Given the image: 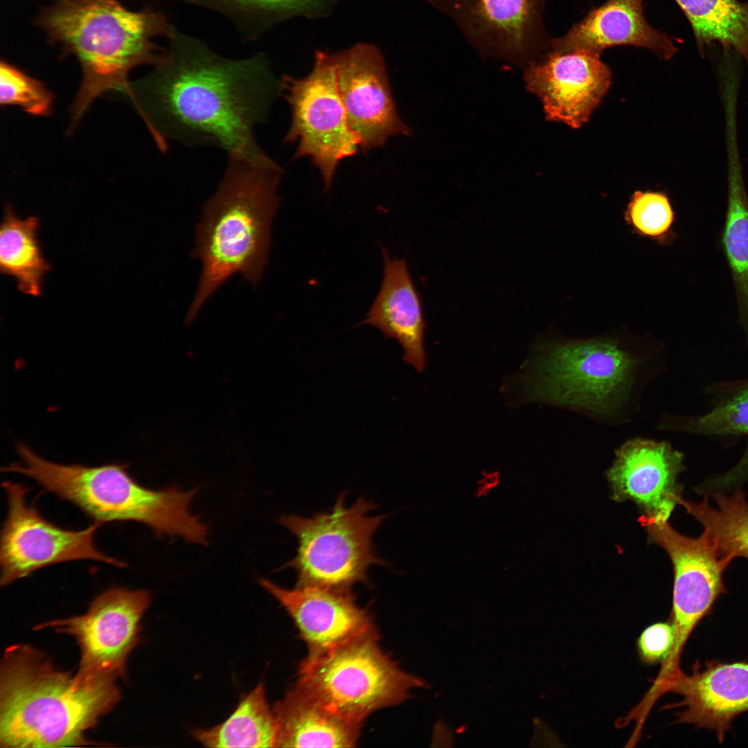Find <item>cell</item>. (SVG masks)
Here are the masks:
<instances>
[{
	"instance_id": "obj_32",
	"label": "cell",
	"mask_w": 748,
	"mask_h": 748,
	"mask_svg": "<svg viewBox=\"0 0 748 748\" xmlns=\"http://www.w3.org/2000/svg\"><path fill=\"white\" fill-rule=\"evenodd\" d=\"M748 480V440L741 456L729 470L709 477L697 488L703 495L729 492L738 489Z\"/></svg>"
},
{
	"instance_id": "obj_14",
	"label": "cell",
	"mask_w": 748,
	"mask_h": 748,
	"mask_svg": "<svg viewBox=\"0 0 748 748\" xmlns=\"http://www.w3.org/2000/svg\"><path fill=\"white\" fill-rule=\"evenodd\" d=\"M332 56L339 93L360 150L366 152L383 147L394 135H409L411 130L398 114L380 51L359 44Z\"/></svg>"
},
{
	"instance_id": "obj_7",
	"label": "cell",
	"mask_w": 748,
	"mask_h": 748,
	"mask_svg": "<svg viewBox=\"0 0 748 748\" xmlns=\"http://www.w3.org/2000/svg\"><path fill=\"white\" fill-rule=\"evenodd\" d=\"M377 630L304 659L296 687L328 709L361 724L373 712L409 697L425 685L400 669L377 643Z\"/></svg>"
},
{
	"instance_id": "obj_28",
	"label": "cell",
	"mask_w": 748,
	"mask_h": 748,
	"mask_svg": "<svg viewBox=\"0 0 748 748\" xmlns=\"http://www.w3.org/2000/svg\"><path fill=\"white\" fill-rule=\"evenodd\" d=\"M204 6L238 20L259 26V30L292 17H326L337 0H179Z\"/></svg>"
},
{
	"instance_id": "obj_2",
	"label": "cell",
	"mask_w": 748,
	"mask_h": 748,
	"mask_svg": "<svg viewBox=\"0 0 748 748\" xmlns=\"http://www.w3.org/2000/svg\"><path fill=\"white\" fill-rule=\"evenodd\" d=\"M668 369L664 347L650 339L555 337L536 345L522 387L527 400L621 427L635 418L645 389Z\"/></svg>"
},
{
	"instance_id": "obj_20",
	"label": "cell",
	"mask_w": 748,
	"mask_h": 748,
	"mask_svg": "<svg viewBox=\"0 0 748 748\" xmlns=\"http://www.w3.org/2000/svg\"><path fill=\"white\" fill-rule=\"evenodd\" d=\"M384 272L379 292L359 325H370L395 339L403 360L417 371L425 367V322L418 293L404 258H391L383 249Z\"/></svg>"
},
{
	"instance_id": "obj_11",
	"label": "cell",
	"mask_w": 748,
	"mask_h": 748,
	"mask_svg": "<svg viewBox=\"0 0 748 748\" xmlns=\"http://www.w3.org/2000/svg\"><path fill=\"white\" fill-rule=\"evenodd\" d=\"M8 513L1 531L0 585H8L41 568L57 563L90 560L125 567L119 559L100 551L94 535L100 523L73 531L46 519L35 505L28 503V488L4 481Z\"/></svg>"
},
{
	"instance_id": "obj_31",
	"label": "cell",
	"mask_w": 748,
	"mask_h": 748,
	"mask_svg": "<svg viewBox=\"0 0 748 748\" xmlns=\"http://www.w3.org/2000/svg\"><path fill=\"white\" fill-rule=\"evenodd\" d=\"M674 642V628L671 622H660L647 627L637 640L641 659L647 664L663 662L668 656Z\"/></svg>"
},
{
	"instance_id": "obj_19",
	"label": "cell",
	"mask_w": 748,
	"mask_h": 748,
	"mask_svg": "<svg viewBox=\"0 0 748 748\" xmlns=\"http://www.w3.org/2000/svg\"><path fill=\"white\" fill-rule=\"evenodd\" d=\"M643 1L607 0L592 8L564 35L551 39L549 48L601 54L613 46H633L668 60L677 51L675 39L648 24L643 13Z\"/></svg>"
},
{
	"instance_id": "obj_26",
	"label": "cell",
	"mask_w": 748,
	"mask_h": 748,
	"mask_svg": "<svg viewBox=\"0 0 748 748\" xmlns=\"http://www.w3.org/2000/svg\"><path fill=\"white\" fill-rule=\"evenodd\" d=\"M679 505L702 525L721 555L748 558V501L743 491L705 495L697 503L682 498Z\"/></svg>"
},
{
	"instance_id": "obj_15",
	"label": "cell",
	"mask_w": 748,
	"mask_h": 748,
	"mask_svg": "<svg viewBox=\"0 0 748 748\" xmlns=\"http://www.w3.org/2000/svg\"><path fill=\"white\" fill-rule=\"evenodd\" d=\"M528 62L526 87L541 99L548 120L582 126L609 90L612 73L600 54L549 48Z\"/></svg>"
},
{
	"instance_id": "obj_23",
	"label": "cell",
	"mask_w": 748,
	"mask_h": 748,
	"mask_svg": "<svg viewBox=\"0 0 748 748\" xmlns=\"http://www.w3.org/2000/svg\"><path fill=\"white\" fill-rule=\"evenodd\" d=\"M728 151V199L722 242L733 277L739 321L748 348V197L738 145Z\"/></svg>"
},
{
	"instance_id": "obj_3",
	"label": "cell",
	"mask_w": 748,
	"mask_h": 748,
	"mask_svg": "<svg viewBox=\"0 0 748 748\" xmlns=\"http://www.w3.org/2000/svg\"><path fill=\"white\" fill-rule=\"evenodd\" d=\"M115 679L73 676L28 645L8 648L0 674L1 747L89 745L85 733L120 699Z\"/></svg>"
},
{
	"instance_id": "obj_22",
	"label": "cell",
	"mask_w": 748,
	"mask_h": 748,
	"mask_svg": "<svg viewBox=\"0 0 748 748\" xmlns=\"http://www.w3.org/2000/svg\"><path fill=\"white\" fill-rule=\"evenodd\" d=\"M702 393L706 412H664L655 429L723 440L748 436V378L715 382L705 386Z\"/></svg>"
},
{
	"instance_id": "obj_21",
	"label": "cell",
	"mask_w": 748,
	"mask_h": 748,
	"mask_svg": "<svg viewBox=\"0 0 748 748\" xmlns=\"http://www.w3.org/2000/svg\"><path fill=\"white\" fill-rule=\"evenodd\" d=\"M275 747H352L361 724L326 708L296 686L275 704Z\"/></svg>"
},
{
	"instance_id": "obj_24",
	"label": "cell",
	"mask_w": 748,
	"mask_h": 748,
	"mask_svg": "<svg viewBox=\"0 0 748 748\" xmlns=\"http://www.w3.org/2000/svg\"><path fill=\"white\" fill-rule=\"evenodd\" d=\"M37 217L21 219L6 206L0 230V270L12 277L18 290L39 296L44 277L51 267L42 253Z\"/></svg>"
},
{
	"instance_id": "obj_18",
	"label": "cell",
	"mask_w": 748,
	"mask_h": 748,
	"mask_svg": "<svg viewBox=\"0 0 748 748\" xmlns=\"http://www.w3.org/2000/svg\"><path fill=\"white\" fill-rule=\"evenodd\" d=\"M666 692L683 698L668 706L684 707L678 723L714 731L722 742L733 720L748 711V662L712 661L703 669L697 662L691 675L681 671L668 682L661 694Z\"/></svg>"
},
{
	"instance_id": "obj_10",
	"label": "cell",
	"mask_w": 748,
	"mask_h": 748,
	"mask_svg": "<svg viewBox=\"0 0 748 748\" xmlns=\"http://www.w3.org/2000/svg\"><path fill=\"white\" fill-rule=\"evenodd\" d=\"M639 522L653 542L667 552L674 570L670 621L674 642L657 677L666 681L682 671L679 660L690 634L726 591L722 576L732 560L720 554L704 531L690 537L675 531L668 521L643 515Z\"/></svg>"
},
{
	"instance_id": "obj_1",
	"label": "cell",
	"mask_w": 748,
	"mask_h": 748,
	"mask_svg": "<svg viewBox=\"0 0 748 748\" xmlns=\"http://www.w3.org/2000/svg\"><path fill=\"white\" fill-rule=\"evenodd\" d=\"M170 39L169 50L150 73L131 82L127 96L159 150L166 152L172 139L218 147L229 157L266 156L254 128L266 121L281 80L265 56L229 60L181 34Z\"/></svg>"
},
{
	"instance_id": "obj_16",
	"label": "cell",
	"mask_w": 748,
	"mask_h": 748,
	"mask_svg": "<svg viewBox=\"0 0 748 748\" xmlns=\"http://www.w3.org/2000/svg\"><path fill=\"white\" fill-rule=\"evenodd\" d=\"M684 468V453L669 441L636 436L614 450L605 475L614 500H632L644 515L668 521L682 498L677 477Z\"/></svg>"
},
{
	"instance_id": "obj_6",
	"label": "cell",
	"mask_w": 748,
	"mask_h": 748,
	"mask_svg": "<svg viewBox=\"0 0 748 748\" xmlns=\"http://www.w3.org/2000/svg\"><path fill=\"white\" fill-rule=\"evenodd\" d=\"M17 452L21 462L9 465L4 472L32 479L45 490L75 505L95 522L134 521L159 536L208 544V527L189 508L197 489L152 490L138 483L124 465L59 464L23 443L17 444Z\"/></svg>"
},
{
	"instance_id": "obj_29",
	"label": "cell",
	"mask_w": 748,
	"mask_h": 748,
	"mask_svg": "<svg viewBox=\"0 0 748 748\" xmlns=\"http://www.w3.org/2000/svg\"><path fill=\"white\" fill-rule=\"evenodd\" d=\"M53 101V93L43 82L6 62H1V106H17L28 114L47 116L52 112Z\"/></svg>"
},
{
	"instance_id": "obj_25",
	"label": "cell",
	"mask_w": 748,
	"mask_h": 748,
	"mask_svg": "<svg viewBox=\"0 0 748 748\" xmlns=\"http://www.w3.org/2000/svg\"><path fill=\"white\" fill-rule=\"evenodd\" d=\"M277 726L260 682L240 700L223 722L193 731V738L206 747H275Z\"/></svg>"
},
{
	"instance_id": "obj_17",
	"label": "cell",
	"mask_w": 748,
	"mask_h": 748,
	"mask_svg": "<svg viewBox=\"0 0 748 748\" xmlns=\"http://www.w3.org/2000/svg\"><path fill=\"white\" fill-rule=\"evenodd\" d=\"M259 582L294 622L308 647L305 659L376 630L371 616L357 604L350 589L310 586L291 589L265 578Z\"/></svg>"
},
{
	"instance_id": "obj_12",
	"label": "cell",
	"mask_w": 748,
	"mask_h": 748,
	"mask_svg": "<svg viewBox=\"0 0 748 748\" xmlns=\"http://www.w3.org/2000/svg\"><path fill=\"white\" fill-rule=\"evenodd\" d=\"M152 597L143 589L110 587L97 596L81 616L42 624L73 636L85 677L123 675L127 657L139 642L140 621Z\"/></svg>"
},
{
	"instance_id": "obj_4",
	"label": "cell",
	"mask_w": 748,
	"mask_h": 748,
	"mask_svg": "<svg viewBox=\"0 0 748 748\" xmlns=\"http://www.w3.org/2000/svg\"><path fill=\"white\" fill-rule=\"evenodd\" d=\"M282 173L268 155L258 159L229 157L196 228L193 255L201 260L202 269L188 321L232 276L240 274L254 285L259 283L267 261Z\"/></svg>"
},
{
	"instance_id": "obj_9",
	"label": "cell",
	"mask_w": 748,
	"mask_h": 748,
	"mask_svg": "<svg viewBox=\"0 0 748 748\" xmlns=\"http://www.w3.org/2000/svg\"><path fill=\"white\" fill-rule=\"evenodd\" d=\"M280 93L291 109L283 143L298 142L294 159L309 157L328 190L339 163L360 150L339 93L332 53L317 51L305 78L283 76Z\"/></svg>"
},
{
	"instance_id": "obj_8",
	"label": "cell",
	"mask_w": 748,
	"mask_h": 748,
	"mask_svg": "<svg viewBox=\"0 0 748 748\" xmlns=\"http://www.w3.org/2000/svg\"><path fill=\"white\" fill-rule=\"evenodd\" d=\"M375 508L364 498L347 507L341 493L328 512L310 518L280 517L278 522L297 540L296 556L285 565L296 571V587L350 589L368 584V568L386 565L375 553L372 539L387 515L370 516Z\"/></svg>"
},
{
	"instance_id": "obj_5",
	"label": "cell",
	"mask_w": 748,
	"mask_h": 748,
	"mask_svg": "<svg viewBox=\"0 0 748 748\" xmlns=\"http://www.w3.org/2000/svg\"><path fill=\"white\" fill-rule=\"evenodd\" d=\"M41 26L50 39L74 55L82 80L70 109L69 132L106 92H130L129 73L141 64H157L152 37L176 33L166 17L154 11H130L118 0H56L44 12Z\"/></svg>"
},
{
	"instance_id": "obj_27",
	"label": "cell",
	"mask_w": 748,
	"mask_h": 748,
	"mask_svg": "<svg viewBox=\"0 0 748 748\" xmlns=\"http://www.w3.org/2000/svg\"><path fill=\"white\" fill-rule=\"evenodd\" d=\"M688 20L697 44L731 48L748 67V3L737 0H675Z\"/></svg>"
},
{
	"instance_id": "obj_30",
	"label": "cell",
	"mask_w": 748,
	"mask_h": 748,
	"mask_svg": "<svg viewBox=\"0 0 748 748\" xmlns=\"http://www.w3.org/2000/svg\"><path fill=\"white\" fill-rule=\"evenodd\" d=\"M625 220L642 235L664 239L671 233L675 213L664 193L636 191L627 206Z\"/></svg>"
},
{
	"instance_id": "obj_13",
	"label": "cell",
	"mask_w": 748,
	"mask_h": 748,
	"mask_svg": "<svg viewBox=\"0 0 748 748\" xmlns=\"http://www.w3.org/2000/svg\"><path fill=\"white\" fill-rule=\"evenodd\" d=\"M448 15L483 54L519 63L549 48L543 12L547 0H429Z\"/></svg>"
}]
</instances>
